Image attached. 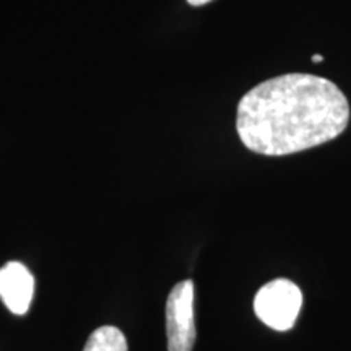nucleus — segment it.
<instances>
[{
    "mask_svg": "<svg viewBox=\"0 0 351 351\" xmlns=\"http://www.w3.org/2000/svg\"><path fill=\"white\" fill-rule=\"evenodd\" d=\"M350 122V103L335 83L309 73L262 82L238 104L236 130L245 148L285 156L337 138Z\"/></svg>",
    "mask_w": 351,
    "mask_h": 351,
    "instance_id": "nucleus-1",
    "label": "nucleus"
},
{
    "mask_svg": "<svg viewBox=\"0 0 351 351\" xmlns=\"http://www.w3.org/2000/svg\"><path fill=\"white\" fill-rule=\"evenodd\" d=\"M302 306V293L287 278L263 285L254 300L256 315L265 326L278 332L293 328Z\"/></svg>",
    "mask_w": 351,
    "mask_h": 351,
    "instance_id": "nucleus-2",
    "label": "nucleus"
},
{
    "mask_svg": "<svg viewBox=\"0 0 351 351\" xmlns=\"http://www.w3.org/2000/svg\"><path fill=\"white\" fill-rule=\"evenodd\" d=\"M187 2L194 7H200V5H205V3L212 2V0H187Z\"/></svg>",
    "mask_w": 351,
    "mask_h": 351,
    "instance_id": "nucleus-6",
    "label": "nucleus"
},
{
    "mask_svg": "<svg viewBox=\"0 0 351 351\" xmlns=\"http://www.w3.org/2000/svg\"><path fill=\"white\" fill-rule=\"evenodd\" d=\"M125 335L117 327L104 326L96 328L88 339L83 351H127Z\"/></svg>",
    "mask_w": 351,
    "mask_h": 351,
    "instance_id": "nucleus-5",
    "label": "nucleus"
},
{
    "mask_svg": "<svg viewBox=\"0 0 351 351\" xmlns=\"http://www.w3.org/2000/svg\"><path fill=\"white\" fill-rule=\"evenodd\" d=\"M34 295V278L21 262H8L0 269V300L10 313H28Z\"/></svg>",
    "mask_w": 351,
    "mask_h": 351,
    "instance_id": "nucleus-4",
    "label": "nucleus"
},
{
    "mask_svg": "<svg viewBox=\"0 0 351 351\" xmlns=\"http://www.w3.org/2000/svg\"><path fill=\"white\" fill-rule=\"evenodd\" d=\"M313 60H314V62H320V60H324V56L315 54V56H313Z\"/></svg>",
    "mask_w": 351,
    "mask_h": 351,
    "instance_id": "nucleus-7",
    "label": "nucleus"
},
{
    "mask_svg": "<svg viewBox=\"0 0 351 351\" xmlns=\"http://www.w3.org/2000/svg\"><path fill=\"white\" fill-rule=\"evenodd\" d=\"M168 351H192L195 343L194 283L191 280L174 285L166 301Z\"/></svg>",
    "mask_w": 351,
    "mask_h": 351,
    "instance_id": "nucleus-3",
    "label": "nucleus"
}]
</instances>
